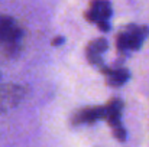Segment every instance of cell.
I'll return each instance as SVG.
<instances>
[{
    "instance_id": "cell-6",
    "label": "cell",
    "mask_w": 149,
    "mask_h": 147,
    "mask_svg": "<svg viewBox=\"0 0 149 147\" xmlns=\"http://www.w3.org/2000/svg\"><path fill=\"white\" fill-rule=\"evenodd\" d=\"M109 48V43L106 39L103 38H99V39H94L91 41L87 48H86V56H87V61L96 66H103V53L107 50Z\"/></svg>"
},
{
    "instance_id": "cell-8",
    "label": "cell",
    "mask_w": 149,
    "mask_h": 147,
    "mask_svg": "<svg viewBox=\"0 0 149 147\" xmlns=\"http://www.w3.org/2000/svg\"><path fill=\"white\" fill-rule=\"evenodd\" d=\"M0 78H1V74H0Z\"/></svg>"
},
{
    "instance_id": "cell-7",
    "label": "cell",
    "mask_w": 149,
    "mask_h": 147,
    "mask_svg": "<svg viewBox=\"0 0 149 147\" xmlns=\"http://www.w3.org/2000/svg\"><path fill=\"white\" fill-rule=\"evenodd\" d=\"M103 72L106 75V79H107L109 85H111V87L123 85L130 77V74L126 68H104Z\"/></svg>"
},
{
    "instance_id": "cell-5",
    "label": "cell",
    "mask_w": 149,
    "mask_h": 147,
    "mask_svg": "<svg viewBox=\"0 0 149 147\" xmlns=\"http://www.w3.org/2000/svg\"><path fill=\"white\" fill-rule=\"evenodd\" d=\"M100 120H106V105L86 107L75 111L71 118V123L74 126H86V124H94Z\"/></svg>"
},
{
    "instance_id": "cell-1",
    "label": "cell",
    "mask_w": 149,
    "mask_h": 147,
    "mask_svg": "<svg viewBox=\"0 0 149 147\" xmlns=\"http://www.w3.org/2000/svg\"><path fill=\"white\" fill-rule=\"evenodd\" d=\"M149 36V28L145 25H126L116 36V46L120 53H130L142 48Z\"/></svg>"
},
{
    "instance_id": "cell-2",
    "label": "cell",
    "mask_w": 149,
    "mask_h": 147,
    "mask_svg": "<svg viewBox=\"0 0 149 147\" xmlns=\"http://www.w3.org/2000/svg\"><path fill=\"white\" fill-rule=\"evenodd\" d=\"M23 38L20 25L10 16L0 13V48L6 53L19 52Z\"/></svg>"
},
{
    "instance_id": "cell-4",
    "label": "cell",
    "mask_w": 149,
    "mask_h": 147,
    "mask_svg": "<svg viewBox=\"0 0 149 147\" xmlns=\"http://www.w3.org/2000/svg\"><path fill=\"white\" fill-rule=\"evenodd\" d=\"M122 114H123L122 99L113 98V99H110V102L106 104V121L109 123L114 137L120 141H123L126 139V131H125V127H123Z\"/></svg>"
},
{
    "instance_id": "cell-3",
    "label": "cell",
    "mask_w": 149,
    "mask_h": 147,
    "mask_svg": "<svg viewBox=\"0 0 149 147\" xmlns=\"http://www.w3.org/2000/svg\"><path fill=\"white\" fill-rule=\"evenodd\" d=\"M113 7L110 0H90L84 17L87 22L96 25L100 30L109 32L111 26Z\"/></svg>"
}]
</instances>
